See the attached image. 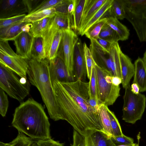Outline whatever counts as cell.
<instances>
[{
  "label": "cell",
  "mask_w": 146,
  "mask_h": 146,
  "mask_svg": "<svg viewBox=\"0 0 146 146\" xmlns=\"http://www.w3.org/2000/svg\"><path fill=\"white\" fill-rule=\"evenodd\" d=\"M52 85L61 120L66 121L84 136L92 131L105 132L99 112L89 104V82L80 80L66 82L55 81Z\"/></svg>",
  "instance_id": "6da1fadb"
},
{
  "label": "cell",
  "mask_w": 146,
  "mask_h": 146,
  "mask_svg": "<svg viewBox=\"0 0 146 146\" xmlns=\"http://www.w3.org/2000/svg\"><path fill=\"white\" fill-rule=\"evenodd\" d=\"M12 126L32 139H51L50 124L42 105L29 98L15 110Z\"/></svg>",
  "instance_id": "7a4b0ae2"
},
{
  "label": "cell",
  "mask_w": 146,
  "mask_h": 146,
  "mask_svg": "<svg viewBox=\"0 0 146 146\" xmlns=\"http://www.w3.org/2000/svg\"><path fill=\"white\" fill-rule=\"evenodd\" d=\"M27 72L30 83L39 92L50 117L54 121L61 120L60 110L57 104L49 73V61L46 58L39 61L28 60Z\"/></svg>",
  "instance_id": "3957f363"
},
{
  "label": "cell",
  "mask_w": 146,
  "mask_h": 146,
  "mask_svg": "<svg viewBox=\"0 0 146 146\" xmlns=\"http://www.w3.org/2000/svg\"><path fill=\"white\" fill-rule=\"evenodd\" d=\"M15 72L0 62V88L11 98L22 101L30 92L27 78H21Z\"/></svg>",
  "instance_id": "277c9868"
},
{
  "label": "cell",
  "mask_w": 146,
  "mask_h": 146,
  "mask_svg": "<svg viewBox=\"0 0 146 146\" xmlns=\"http://www.w3.org/2000/svg\"><path fill=\"white\" fill-rule=\"evenodd\" d=\"M125 17L141 42H146V0H122Z\"/></svg>",
  "instance_id": "5b68a950"
},
{
  "label": "cell",
  "mask_w": 146,
  "mask_h": 146,
  "mask_svg": "<svg viewBox=\"0 0 146 146\" xmlns=\"http://www.w3.org/2000/svg\"><path fill=\"white\" fill-rule=\"evenodd\" d=\"M94 65L97 77L99 104L108 106L113 105L120 96V86L113 84V76L107 69L100 66L94 60Z\"/></svg>",
  "instance_id": "8992f818"
},
{
  "label": "cell",
  "mask_w": 146,
  "mask_h": 146,
  "mask_svg": "<svg viewBox=\"0 0 146 146\" xmlns=\"http://www.w3.org/2000/svg\"><path fill=\"white\" fill-rule=\"evenodd\" d=\"M125 89L122 119L126 122L133 124L142 117L146 107V97L140 93H133L130 84Z\"/></svg>",
  "instance_id": "52a82bcc"
},
{
  "label": "cell",
  "mask_w": 146,
  "mask_h": 146,
  "mask_svg": "<svg viewBox=\"0 0 146 146\" xmlns=\"http://www.w3.org/2000/svg\"><path fill=\"white\" fill-rule=\"evenodd\" d=\"M0 62L12 70L21 78H27L28 60L18 55L8 41L0 40Z\"/></svg>",
  "instance_id": "ba28073f"
},
{
  "label": "cell",
  "mask_w": 146,
  "mask_h": 146,
  "mask_svg": "<svg viewBox=\"0 0 146 146\" xmlns=\"http://www.w3.org/2000/svg\"><path fill=\"white\" fill-rule=\"evenodd\" d=\"M72 29L62 30V40L57 56L64 61L69 76L75 81L74 56L75 46L78 39Z\"/></svg>",
  "instance_id": "9c48e42d"
},
{
  "label": "cell",
  "mask_w": 146,
  "mask_h": 146,
  "mask_svg": "<svg viewBox=\"0 0 146 146\" xmlns=\"http://www.w3.org/2000/svg\"><path fill=\"white\" fill-rule=\"evenodd\" d=\"M27 12L24 0H0V19L7 18Z\"/></svg>",
  "instance_id": "30bf717a"
},
{
  "label": "cell",
  "mask_w": 146,
  "mask_h": 146,
  "mask_svg": "<svg viewBox=\"0 0 146 146\" xmlns=\"http://www.w3.org/2000/svg\"><path fill=\"white\" fill-rule=\"evenodd\" d=\"M49 70L52 84L55 81L61 82L73 81L68 75L64 60L58 56L49 61Z\"/></svg>",
  "instance_id": "8fae6325"
},
{
  "label": "cell",
  "mask_w": 146,
  "mask_h": 146,
  "mask_svg": "<svg viewBox=\"0 0 146 146\" xmlns=\"http://www.w3.org/2000/svg\"><path fill=\"white\" fill-rule=\"evenodd\" d=\"M34 38L30 31H25L21 33L13 40L17 54L28 60L31 59Z\"/></svg>",
  "instance_id": "7c38bea8"
},
{
  "label": "cell",
  "mask_w": 146,
  "mask_h": 146,
  "mask_svg": "<svg viewBox=\"0 0 146 146\" xmlns=\"http://www.w3.org/2000/svg\"><path fill=\"white\" fill-rule=\"evenodd\" d=\"M74 60L76 80H80L84 81L87 76L86 68L83 43L79 38L75 46Z\"/></svg>",
  "instance_id": "4fadbf2b"
},
{
  "label": "cell",
  "mask_w": 146,
  "mask_h": 146,
  "mask_svg": "<svg viewBox=\"0 0 146 146\" xmlns=\"http://www.w3.org/2000/svg\"><path fill=\"white\" fill-rule=\"evenodd\" d=\"M90 40V49L93 60L98 65L106 68L111 73V60L110 52L104 49L96 40Z\"/></svg>",
  "instance_id": "5bb4252c"
},
{
  "label": "cell",
  "mask_w": 146,
  "mask_h": 146,
  "mask_svg": "<svg viewBox=\"0 0 146 146\" xmlns=\"http://www.w3.org/2000/svg\"><path fill=\"white\" fill-rule=\"evenodd\" d=\"M32 23L21 21L5 28H0V40H13L23 31H30Z\"/></svg>",
  "instance_id": "9a60e30c"
},
{
  "label": "cell",
  "mask_w": 146,
  "mask_h": 146,
  "mask_svg": "<svg viewBox=\"0 0 146 146\" xmlns=\"http://www.w3.org/2000/svg\"><path fill=\"white\" fill-rule=\"evenodd\" d=\"M84 137L86 146H115L111 137L102 131H92Z\"/></svg>",
  "instance_id": "2e32d148"
},
{
  "label": "cell",
  "mask_w": 146,
  "mask_h": 146,
  "mask_svg": "<svg viewBox=\"0 0 146 146\" xmlns=\"http://www.w3.org/2000/svg\"><path fill=\"white\" fill-rule=\"evenodd\" d=\"M121 63V79L123 87L125 89L128 85L135 73V68L130 58L122 52H119Z\"/></svg>",
  "instance_id": "e0dca14e"
},
{
  "label": "cell",
  "mask_w": 146,
  "mask_h": 146,
  "mask_svg": "<svg viewBox=\"0 0 146 146\" xmlns=\"http://www.w3.org/2000/svg\"><path fill=\"white\" fill-rule=\"evenodd\" d=\"M135 68L133 83L139 86V92L146 91V69L142 58L139 57L134 64Z\"/></svg>",
  "instance_id": "ac0fdd59"
},
{
  "label": "cell",
  "mask_w": 146,
  "mask_h": 146,
  "mask_svg": "<svg viewBox=\"0 0 146 146\" xmlns=\"http://www.w3.org/2000/svg\"><path fill=\"white\" fill-rule=\"evenodd\" d=\"M113 0H106L98 10L92 16L90 20L81 30L78 31L79 34L82 36L84 35L86 32L95 23L101 19L106 17L108 11L111 7Z\"/></svg>",
  "instance_id": "d6986e66"
},
{
  "label": "cell",
  "mask_w": 146,
  "mask_h": 146,
  "mask_svg": "<svg viewBox=\"0 0 146 146\" xmlns=\"http://www.w3.org/2000/svg\"><path fill=\"white\" fill-rule=\"evenodd\" d=\"M106 1V0H86L79 31L84 27L90 18Z\"/></svg>",
  "instance_id": "ffe728a7"
},
{
  "label": "cell",
  "mask_w": 146,
  "mask_h": 146,
  "mask_svg": "<svg viewBox=\"0 0 146 146\" xmlns=\"http://www.w3.org/2000/svg\"><path fill=\"white\" fill-rule=\"evenodd\" d=\"M121 50L118 42H114L110 52L111 60V73L113 76L121 78L119 52Z\"/></svg>",
  "instance_id": "44dd1931"
},
{
  "label": "cell",
  "mask_w": 146,
  "mask_h": 146,
  "mask_svg": "<svg viewBox=\"0 0 146 146\" xmlns=\"http://www.w3.org/2000/svg\"><path fill=\"white\" fill-rule=\"evenodd\" d=\"M106 23L118 34L120 40L124 41L128 39L129 31L126 26L122 24L116 18L109 16L106 17Z\"/></svg>",
  "instance_id": "7402d4cb"
},
{
  "label": "cell",
  "mask_w": 146,
  "mask_h": 146,
  "mask_svg": "<svg viewBox=\"0 0 146 146\" xmlns=\"http://www.w3.org/2000/svg\"><path fill=\"white\" fill-rule=\"evenodd\" d=\"M52 19L42 36L46 56L52 42L60 30L57 25L52 21Z\"/></svg>",
  "instance_id": "603a6c76"
},
{
  "label": "cell",
  "mask_w": 146,
  "mask_h": 146,
  "mask_svg": "<svg viewBox=\"0 0 146 146\" xmlns=\"http://www.w3.org/2000/svg\"><path fill=\"white\" fill-rule=\"evenodd\" d=\"M31 58L39 61L46 58L42 37H34L31 49Z\"/></svg>",
  "instance_id": "cb8c5ba5"
},
{
  "label": "cell",
  "mask_w": 146,
  "mask_h": 146,
  "mask_svg": "<svg viewBox=\"0 0 146 146\" xmlns=\"http://www.w3.org/2000/svg\"><path fill=\"white\" fill-rule=\"evenodd\" d=\"M53 17L45 18L32 23L30 32L34 37H42Z\"/></svg>",
  "instance_id": "d4e9b609"
},
{
  "label": "cell",
  "mask_w": 146,
  "mask_h": 146,
  "mask_svg": "<svg viewBox=\"0 0 146 146\" xmlns=\"http://www.w3.org/2000/svg\"><path fill=\"white\" fill-rule=\"evenodd\" d=\"M56 13L55 9L53 7L27 15L22 21L32 23L45 18L54 16Z\"/></svg>",
  "instance_id": "484cf974"
},
{
  "label": "cell",
  "mask_w": 146,
  "mask_h": 146,
  "mask_svg": "<svg viewBox=\"0 0 146 146\" xmlns=\"http://www.w3.org/2000/svg\"><path fill=\"white\" fill-rule=\"evenodd\" d=\"M86 0H75V7L73 15L72 29L79 31L83 15Z\"/></svg>",
  "instance_id": "4316f807"
},
{
  "label": "cell",
  "mask_w": 146,
  "mask_h": 146,
  "mask_svg": "<svg viewBox=\"0 0 146 146\" xmlns=\"http://www.w3.org/2000/svg\"><path fill=\"white\" fill-rule=\"evenodd\" d=\"M108 108V106L104 104H101L99 107L98 112L104 131L111 137L113 136V132L107 111Z\"/></svg>",
  "instance_id": "83f0119b"
},
{
  "label": "cell",
  "mask_w": 146,
  "mask_h": 146,
  "mask_svg": "<svg viewBox=\"0 0 146 146\" xmlns=\"http://www.w3.org/2000/svg\"><path fill=\"white\" fill-rule=\"evenodd\" d=\"M99 38L112 43L118 42L120 40L118 34L106 23L102 29Z\"/></svg>",
  "instance_id": "f1b7e54d"
},
{
  "label": "cell",
  "mask_w": 146,
  "mask_h": 146,
  "mask_svg": "<svg viewBox=\"0 0 146 146\" xmlns=\"http://www.w3.org/2000/svg\"><path fill=\"white\" fill-rule=\"evenodd\" d=\"M109 13L110 16L118 20H123L125 18V12L122 0H113Z\"/></svg>",
  "instance_id": "f546056e"
},
{
  "label": "cell",
  "mask_w": 146,
  "mask_h": 146,
  "mask_svg": "<svg viewBox=\"0 0 146 146\" xmlns=\"http://www.w3.org/2000/svg\"><path fill=\"white\" fill-rule=\"evenodd\" d=\"M60 30L72 28L73 21L68 15L56 13L52 19Z\"/></svg>",
  "instance_id": "4dcf8cb0"
},
{
  "label": "cell",
  "mask_w": 146,
  "mask_h": 146,
  "mask_svg": "<svg viewBox=\"0 0 146 146\" xmlns=\"http://www.w3.org/2000/svg\"><path fill=\"white\" fill-rule=\"evenodd\" d=\"M62 35V31L59 30L50 46L46 55V58L49 61L54 59L57 56Z\"/></svg>",
  "instance_id": "1f68e13d"
},
{
  "label": "cell",
  "mask_w": 146,
  "mask_h": 146,
  "mask_svg": "<svg viewBox=\"0 0 146 146\" xmlns=\"http://www.w3.org/2000/svg\"><path fill=\"white\" fill-rule=\"evenodd\" d=\"M107 18L105 17L98 20L93 24L86 32L84 35L90 40H97L104 25L106 23Z\"/></svg>",
  "instance_id": "d6a6232c"
},
{
  "label": "cell",
  "mask_w": 146,
  "mask_h": 146,
  "mask_svg": "<svg viewBox=\"0 0 146 146\" xmlns=\"http://www.w3.org/2000/svg\"><path fill=\"white\" fill-rule=\"evenodd\" d=\"M89 80V97H94L98 100L99 101L97 81L96 72L94 64L91 77Z\"/></svg>",
  "instance_id": "836d02e7"
},
{
  "label": "cell",
  "mask_w": 146,
  "mask_h": 146,
  "mask_svg": "<svg viewBox=\"0 0 146 146\" xmlns=\"http://www.w3.org/2000/svg\"><path fill=\"white\" fill-rule=\"evenodd\" d=\"M107 111L110 119L113 136H122L123 134L120 125L114 113L110 110L108 107L107 108Z\"/></svg>",
  "instance_id": "e575fe53"
},
{
  "label": "cell",
  "mask_w": 146,
  "mask_h": 146,
  "mask_svg": "<svg viewBox=\"0 0 146 146\" xmlns=\"http://www.w3.org/2000/svg\"><path fill=\"white\" fill-rule=\"evenodd\" d=\"M84 56L85 59L87 73V76L89 80L91 77L92 68L93 66L94 60L92 57L90 48L86 44L83 43Z\"/></svg>",
  "instance_id": "d590c367"
},
{
  "label": "cell",
  "mask_w": 146,
  "mask_h": 146,
  "mask_svg": "<svg viewBox=\"0 0 146 146\" xmlns=\"http://www.w3.org/2000/svg\"><path fill=\"white\" fill-rule=\"evenodd\" d=\"M63 0H42V2L30 13L40 11L44 10L53 8L60 3Z\"/></svg>",
  "instance_id": "8d00e7d4"
},
{
  "label": "cell",
  "mask_w": 146,
  "mask_h": 146,
  "mask_svg": "<svg viewBox=\"0 0 146 146\" xmlns=\"http://www.w3.org/2000/svg\"><path fill=\"white\" fill-rule=\"evenodd\" d=\"M27 15L25 14L6 18L0 19V28L7 27L22 21Z\"/></svg>",
  "instance_id": "74e56055"
},
{
  "label": "cell",
  "mask_w": 146,
  "mask_h": 146,
  "mask_svg": "<svg viewBox=\"0 0 146 146\" xmlns=\"http://www.w3.org/2000/svg\"><path fill=\"white\" fill-rule=\"evenodd\" d=\"M12 141L13 146H31L33 142L31 138L19 132L17 137Z\"/></svg>",
  "instance_id": "f35d334b"
},
{
  "label": "cell",
  "mask_w": 146,
  "mask_h": 146,
  "mask_svg": "<svg viewBox=\"0 0 146 146\" xmlns=\"http://www.w3.org/2000/svg\"><path fill=\"white\" fill-rule=\"evenodd\" d=\"M7 95L0 88V114L3 117L5 116L9 106Z\"/></svg>",
  "instance_id": "ab89813d"
},
{
  "label": "cell",
  "mask_w": 146,
  "mask_h": 146,
  "mask_svg": "<svg viewBox=\"0 0 146 146\" xmlns=\"http://www.w3.org/2000/svg\"><path fill=\"white\" fill-rule=\"evenodd\" d=\"M111 138L115 146L130 145L134 143V140L133 139L126 136L123 134L122 136H113Z\"/></svg>",
  "instance_id": "60d3db41"
},
{
  "label": "cell",
  "mask_w": 146,
  "mask_h": 146,
  "mask_svg": "<svg viewBox=\"0 0 146 146\" xmlns=\"http://www.w3.org/2000/svg\"><path fill=\"white\" fill-rule=\"evenodd\" d=\"M72 146H86L84 136L75 130L73 133V143Z\"/></svg>",
  "instance_id": "b9f144b4"
},
{
  "label": "cell",
  "mask_w": 146,
  "mask_h": 146,
  "mask_svg": "<svg viewBox=\"0 0 146 146\" xmlns=\"http://www.w3.org/2000/svg\"><path fill=\"white\" fill-rule=\"evenodd\" d=\"M71 0H63L62 1L54 8L56 13L68 15V8Z\"/></svg>",
  "instance_id": "7bdbcfd3"
},
{
  "label": "cell",
  "mask_w": 146,
  "mask_h": 146,
  "mask_svg": "<svg viewBox=\"0 0 146 146\" xmlns=\"http://www.w3.org/2000/svg\"><path fill=\"white\" fill-rule=\"evenodd\" d=\"M38 146H64L63 144L50 139L44 140H39L36 142Z\"/></svg>",
  "instance_id": "ee69618b"
},
{
  "label": "cell",
  "mask_w": 146,
  "mask_h": 146,
  "mask_svg": "<svg viewBox=\"0 0 146 146\" xmlns=\"http://www.w3.org/2000/svg\"><path fill=\"white\" fill-rule=\"evenodd\" d=\"M42 1L40 0H24L28 12V14L30 13L35 9Z\"/></svg>",
  "instance_id": "f6af8a7d"
},
{
  "label": "cell",
  "mask_w": 146,
  "mask_h": 146,
  "mask_svg": "<svg viewBox=\"0 0 146 146\" xmlns=\"http://www.w3.org/2000/svg\"><path fill=\"white\" fill-rule=\"evenodd\" d=\"M96 41L106 51L110 52L114 43L111 42L109 41L100 38H98Z\"/></svg>",
  "instance_id": "bcb514c9"
},
{
  "label": "cell",
  "mask_w": 146,
  "mask_h": 146,
  "mask_svg": "<svg viewBox=\"0 0 146 146\" xmlns=\"http://www.w3.org/2000/svg\"><path fill=\"white\" fill-rule=\"evenodd\" d=\"M88 102L92 108L96 112H98L99 108L100 105L98 100L94 97H89Z\"/></svg>",
  "instance_id": "7dc6e473"
},
{
  "label": "cell",
  "mask_w": 146,
  "mask_h": 146,
  "mask_svg": "<svg viewBox=\"0 0 146 146\" xmlns=\"http://www.w3.org/2000/svg\"><path fill=\"white\" fill-rule=\"evenodd\" d=\"M75 7V0H71L68 5V16L72 20L73 16Z\"/></svg>",
  "instance_id": "c3c4849f"
},
{
  "label": "cell",
  "mask_w": 146,
  "mask_h": 146,
  "mask_svg": "<svg viewBox=\"0 0 146 146\" xmlns=\"http://www.w3.org/2000/svg\"><path fill=\"white\" fill-rule=\"evenodd\" d=\"M112 82L114 85L118 86L122 83V80L119 77L113 76L112 78Z\"/></svg>",
  "instance_id": "681fc988"
},
{
  "label": "cell",
  "mask_w": 146,
  "mask_h": 146,
  "mask_svg": "<svg viewBox=\"0 0 146 146\" xmlns=\"http://www.w3.org/2000/svg\"><path fill=\"white\" fill-rule=\"evenodd\" d=\"M132 92L135 94H138L140 93L139 88L138 85L135 83H132L131 86Z\"/></svg>",
  "instance_id": "f907efd6"
},
{
  "label": "cell",
  "mask_w": 146,
  "mask_h": 146,
  "mask_svg": "<svg viewBox=\"0 0 146 146\" xmlns=\"http://www.w3.org/2000/svg\"><path fill=\"white\" fill-rule=\"evenodd\" d=\"M0 144L1 146H13V143L12 141L10 143H7L0 142Z\"/></svg>",
  "instance_id": "816d5d0a"
},
{
  "label": "cell",
  "mask_w": 146,
  "mask_h": 146,
  "mask_svg": "<svg viewBox=\"0 0 146 146\" xmlns=\"http://www.w3.org/2000/svg\"><path fill=\"white\" fill-rule=\"evenodd\" d=\"M142 59L144 63L146 69V50L144 54Z\"/></svg>",
  "instance_id": "f5cc1de1"
},
{
  "label": "cell",
  "mask_w": 146,
  "mask_h": 146,
  "mask_svg": "<svg viewBox=\"0 0 146 146\" xmlns=\"http://www.w3.org/2000/svg\"><path fill=\"white\" fill-rule=\"evenodd\" d=\"M117 146H139V143H133V144L130 145H120Z\"/></svg>",
  "instance_id": "db71d44e"
}]
</instances>
